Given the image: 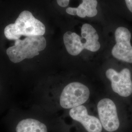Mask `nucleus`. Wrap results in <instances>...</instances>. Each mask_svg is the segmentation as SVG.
I'll use <instances>...</instances> for the list:
<instances>
[{
    "instance_id": "9",
    "label": "nucleus",
    "mask_w": 132,
    "mask_h": 132,
    "mask_svg": "<svg viewBox=\"0 0 132 132\" xmlns=\"http://www.w3.org/2000/svg\"><path fill=\"white\" fill-rule=\"evenodd\" d=\"M97 0H82V3L77 7H68L66 9L68 14L77 15L81 18L93 17L97 14Z\"/></svg>"
},
{
    "instance_id": "1",
    "label": "nucleus",
    "mask_w": 132,
    "mask_h": 132,
    "mask_svg": "<svg viewBox=\"0 0 132 132\" xmlns=\"http://www.w3.org/2000/svg\"><path fill=\"white\" fill-rule=\"evenodd\" d=\"M81 37L77 33L67 31L63 36V41L68 52L73 56L79 54L84 49L92 52L100 48L99 36L90 24H84L81 28Z\"/></svg>"
},
{
    "instance_id": "11",
    "label": "nucleus",
    "mask_w": 132,
    "mask_h": 132,
    "mask_svg": "<svg viewBox=\"0 0 132 132\" xmlns=\"http://www.w3.org/2000/svg\"><path fill=\"white\" fill-rule=\"evenodd\" d=\"M58 5L62 7H67L70 3V0H56Z\"/></svg>"
},
{
    "instance_id": "3",
    "label": "nucleus",
    "mask_w": 132,
    "mask_h": 132,
    "mask_svg": "<svg viewBox=\"0 0 132 132\" xmlns=\"http://www.w3.org/2000/svg\"><path fill=\"white\" fill-rule=\"evenodd\" d=\"M46 46L47 41L43 35L28 36L15 40L14 45L8 47L6 52L10 61L19 63L37 56Z\"/></svg>"
},
{
    "instance_id": "2",
    "label": "nucleus",
    "mask_w": 132,
    "mask_h": 132,
    "mask_svg": "<svg viewBox=\"0 0 132 132\" xmlns=\"http://www.w3.org/2000/svg\"><path fill=\"white\" fill-rule=\"evenodd\" d=\"M45 32V26L28 10L22 11L14 23L8 24L4 29L5 37L13 41L20 39L22 36H43Z\"/></svg>"
},
{
    "instance_id": "6",
    "label": "nucleus",
    "mask_w": 132,
    "mask_h": 132,
    "mask_svg": "<svg viewBox=\"0 0 132 132\" xmlns=\"http://www.w3.org/2000/svg\"><path fill=\"white\" fill-rule=\"evenodd\" d=\"M99 120L104 129L109 132L117 131L120 122L117 110L114 103L111 99L104 98L97 104Z\"/></svg>"
},
{
    "instance_id": "7",
    "label": "nucleus",
    "mask_w": 132,
    "mask_h": 132,
    "mask_svg": "<svg viewBox=\"0 0 132 132\" xmlns=\"http://www.w3.org/2000/svg\"><path fill=\"white\" fill-rule=\"evenodd\" d=\"M106 76L111 81L114 92L122 97H128L132 94L131 75L128 69H123L120 72L113 69H109L106 72Z\"/></svg>"
},
{
    "instance_id": "12",
    "label": "nucleus",
    "mask_w": 132,
    "mask_h": 132,
    "mask_svg": "<svg viewBox=\"0 0 132 132\" xmlns=\"http://www.w3.org/2000/svg\"><path fill=\"white\" fill-rule=\"evenodd\" d=\"M125 2L128 10L132 13V0H125Z\"/></svg>"
},
{
    "instance_id": "8",
    "label": "nucleus",
    "mask_w": 132,
    "mask_h": 132,
    "mask_svg": "<svg viewBox=\"0 0 132 132\" xmlns=\"http://www.w3.org/2000/svg\"><path fill=\"white\" fill-rule=\"evenodd\" d=\"M69 114L71 118L80 122L87 132H102V126L99 119L89 115L84 106L80 105L71 109Z\"/></svg>"
},
{
    "instance_id": "5",
    "label": "nucleus",
    "mask_w": 132,
    "mask_h": 132,
    "mask_svg": "<svg viewBox=\"0 0 132 132\" xmlns=\"http://www.w3.org/2000/svg\"><path fill=\"white\" fill-rule=\"evenodd\" d=\"M114 36L116 44L112 54L116 59L132 63V46L131 44V33L127 28L120 27L116 29Z\"/></svg>"
},
{
    "instance_id": "4",
    "label": "nucleus",
    "mask_w": 132,
    "mask_h": 132,
    "mask_svg": "<svg viewBox=\"0 0 132 132\" xmlns=\"http://www.w3.org/2000/svg\"><path fill=\"white\" fill-rule=\"evenodd\" d=\"M90 94L89 89L86 86L79 82H72L62 90L60 104L63 108H73L85 103Z\"/></svg>"
},
{
    "instance_id": "10",
    "label": "nucleus",
    "mask_w": 132,
    "mask_h": 132,
    "mask_svg": "<svg viewBox=\"0 0 132 132\" xmlns=\"http://www.w3.org/2000/svg\"><path fill=\"white\" fill-rule=\"evenodd\" d=\"M15 132H48L47 126L41 121L32 118H26L19 121Z\"/></svg>"
}]
</instances>
